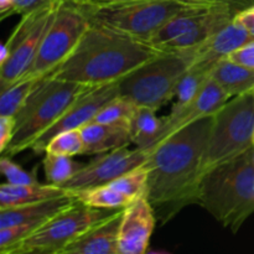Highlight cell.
<instances>
[{"label":"cell","instance_id":"cell-5","mask_svg":"<svg viewBox=\"0 0 254 254\" xmlns=\"http://www.w3.org/2000/svg\"><path fill=\"white\" fill-rule=\"evenodd\" d=\"M254 146V91L230 98L213 116L202 163V178Z\"/></svg>","mask_w":254,"mask_h":254},{"label":"cell","instance_id":"cell-26","mask_svg":"<svg viewBox=\"0 0 254 254\" xmlns=\"http://www.w3.org/2000/svg\"><path fill=\"white\" fill-rule=\"evenodd\" d=\"M138 106L129 102L128 99L116 97L111 102L102 108V111L97 114L93 122L103 124H121V126H128L135 113Z\"/></svg>","mask_w":254,"mask_h":254},{"label":"cell","instance_id":"cell-22","mask_svg":"<svg viewBox=\"0 0 254 254\" xmlns=\"http://www.w3.org/2000/svg\"><path fill=\"white\" fill-rule=\"evenodd\" d=\"M71 193L79 202L94 208H102V210H124L134 202V200H131L130 197L123 195L109 185L87 189V190L76 191V192Z\"/></svg>","mask_w":254,"mask_h":254},{"label":"cell","instance_id":"cell-8","mask_svg":"<svg viewBox=\"0 0 254 254\" xmlns=\"http://www.w3.org/2000/svg\"><path fill=\"white\" fill-rule=\"evenodd\" d=\"M89 25L91 21L81 4L62 0L27 76H49L73 51Z\"/></svg>","mask_w":254,"mask_h":254},{"label":"cell","instance_id":"cell-28","mask_svg":"<svg viewBox=\"0 0 254 254\" xmlns=\"http://www.w3.org/2000/svg\"><path fill=\"white\" fill-rule=\"evenodd\" d=\"M210 72L203 71V69L189 67L188 72L183 77L179 86L176 87L175 97L178 98V102L175 106H183L195 98L205 86L206 82L210 79Z\"/></svg>","mask_w":254,"mask_h":254},{"label":"cell","instance_id":"cell-29","mask_svg":"<svg viewBox=\"0 0 254 254\" xmlns=\"http://www.w3.org/2000/svg\"><path fill=\"white\" fill-rule=\"evenodd\" d=\"M0 170L6 178L7 183L12 185H35L39 184L35 174L24 170L19 164L14 163L9 156H1L0 160Z\"/></svg>","mask_w":254,"mask_h":254},{"label":"cell","instance_id":"cell-15","mask_svg":"<svg viewBox=\"0 0 254 254\" xmlns=\"http://www.w3.org/2000/svg\"><path fill=\"white\" fill-rule=\"evenodd\" d=\"M253 40L254 37L245 27L232 20L195 50L181 55L189 60L190 67L203 69L211 73L213 67L221 60L227 59L232 52Z\"/></svg>","mask_w":254,"mask_h":254},{"label":"cell","instance_id":"cell-21","mask_svg":"<svg viewBox=\"0 0 254 254\" xmlns=\"http://www.w3.org/2000/svg\"><path fill=\"white\" fill-rule=\"evenodd\" d=\"M163 127V119L156 117V111L148 107H138L129 123L131 143L136 148L148 151Z\"/></svg>","mask_w":254,"mask_h":254},{"label":"cell","instance_id":"cell-32","mask_svg":"<svg viewBox=\"0 0 254 254\" xmlns=\"http://www.w3.org/2000/svg\"><path fill=\"white\" fill-rule=\"evenodd\" d=\"M15 129L14 117H0V151L4 153L11 141Z\"/></svg>","mask_w":254,"mask_h":254},{"label":"cell","instance_id":"cell-20","mask_svg":"<svg viewBox=\"0 0 254 254\" xmlns=\"http://www.w3.org/2000/svg\"><path fill=\"white\" fill-rule=\"evenodd\" d=\"M211 78L225 91L228 98L254 91V68H250L230 59H223L212 68Z\"/></svg>","mask_w":254,"mask_h":254},{"label":"cell","instance_id":"cell-17","mask_svg":"<svg viewBox=\"0 0 254 254\" xmlns=\"http://www.w3.org/2000/svg\"><path fill=\"white\" fill-rule=\"evenodd\" d=\"M76 201L77 198L72 193H68V195L51 198V200L40 201V202L7 208V210H0V228L25 225V223L42 226L50 218L59 215L64 208L73 205Z\"/></svg>","mask_w":254,"mask_h":254},{"label":"cell","instance_id":"cell-35","mask_svg":"<svg viewBox=\"0 0 254 254\" xmlns=\"http://www.w3.org/2000/svg\"><path fill=\"white\" fill-rule=\"evenodd\" d=\"M138 1H144V0H88V2L84 5H91V6H111V5L130 4V2Z\"/></svg>","mask_w":254,"mask_h":254},{"label":"cell","instance_id":"cell-38","mask_svg":"<svg viewBox=\"0 0 254 254\" xmlns=\"http://www.w3.org/2000/svg\"><path fill=\"white\" fill-rule=\"evenodd\" d=\"M146 254H171L169 252H165V251H149Z\"/></svg>","mask_w":254,"mask_h":254},{"label":"cell","instance_id":"cell-34","mask_svg":"<svg viewBox=\"0 0 254 254\" xmlns=\"http://www.w3.org/2000/svg\"><path fill=\"white\" fill-rule=\"evenodd\" d=\"M0 254H59L57 251L41 250V248H17V250H9Z\"/></svg>","mask_w":254,"mask_h":254},{"label":"cell","instance_id":"cell-13","mask_svg":"<svg viewBox=\"0 0 254 254\" xmlns=\"http://www.w3.org/2000/svg\"><path fill=\"white\" fill-rule=\"evenodd\" d=\"M228 99L225 91L210 77L195 98L183 106H174L169 116L163 118V127L148 151L180 129L206 117L215 116Z\"/></svg>","mask_w":254,"mask_h":254},{"label":"cell","instance_id":"cell-25","mask_svg":"<svg viewBox=\"0 0 254 254\" xmlns=\"http://www.w3.org/2000/svg\"><path fill=\"white\" fill-rule=\"evenodd\" d=\"M148 179L149 173L145 164V165H141L139 168H135L134 170L129 171V173L124 174L123 176L116 179L108 185L135 201L136 198L146 196V192H148Z\"/></svg>","mask_w":254,"mask_h":254},{"label":"cell","instance_id":"cell-1","mask_svg":"<svg viewBox=\"0 0 254 254\" xmlns=\"http://www.w3.org/2000/svg\"><path fill=\"white\" fill-rule=\"evenodd\" d=\"M212 121L213 116L200 119L149 151L146 198L153 207H170L171 212H178L196 203Z\"/></svg>","mask_w":254,"mask_h":254},{"label":"cell","instance_id":"cell-6","mask_svg":"<svg viewBox=\"0 0 254 254\" xmlns=\"http://www.w3.org/2000/svg\"><path fill=\"white\" fill-rule=\"evenodd\" d=\"M190 67L179 52H161L119 81V97L138 107L159 111L175 97L176 87Z\"/></svg>","mask_w":254,"mask_h":254},{"label":"cell","instance_id":"cell-31","mask_svg":"<svg viewBox=\"0 0 254 254\" xmlns=\"http://www.w3.org/2000/svg\"><path fill=\"white\" fill-rule=\"evenodd\" d=\"M227 59L246 67H250V68H254V40L246 44L241 49L236 50Z\"/></svg>","mask_w":254,"mask_h":254},{"label":"cell","instance_id":"cell-11","mask_svg":"<svg viewBox=\"0 0 254 254\" xmlns=\"http://www.w3.org/2000/svg\"><path fill=\"white\" fill-rule=\"evenodd\" d=\"M149 151L135 148H119L109 153L101 154L96 159L83 165L81 170L62 185L69 192L87 190L111 184L124 174L145 165Z\"/></svg>","mask_w":254,"mask_h":254},{"label":"cell","instance_id":"cell-16","mask_svg":"<svg viewBox=\"0 0 254 254\" xmlns=\"http://www.w3.org/2000/svg\"><path fill=\"white\" fill-rule=\"evenodd\" d=\"M123 211H116L106 220L92 226L62 248L59 254H117L118 231Z\"/></svg>","mask_w":254,"mask_h":254},{"label":"cell","instance_id":"cell-4","mask_svg":"<svg viewBox=\"0 0 254 254\" xmlns=\"http://www.w3.org/2000/svg\"><path fill=\"white\" fill-rule=\"evenodd\" d=\"M92 87L44 77L15 116L14 135L5 156L31 149L37 139L51 128L79 96Z\"/></svg>","mask_w":254,"mask_h":254},{"label":"cell","instance_id":"cell-39","mask_svg":"<svg viewBox=\"0 0 254 254\" xmlns=\"http://www.w3.org/2000/svg\"><path fill=\"white\" fill-rule=\"evenodd\" d=\"M72 1L77 2V4H87V2H88V0H72Z\"/></svg>","mask_w":254,"mask_h":254},{"label":"cell","instance_id":"cell-24","mask_svg":"<svg viewBox=\"0 0 254 254\" xmlns=\"http://www.w3.org/2000/svg\"><path fill=\"white\" fill-rule=\"evenodd\" d=\"M42 165H44L47 183L52 184V185L62 186L81 170L83 164L72 160V158H69V156L45 153Z\"/></svg>","mask_w":254,"mask_h":254},{"label":"cell","instance_id":"cell-30","mask_svg":"<svg viewBox=\"0 0 254 254\" xmlns=\"http://www.w3.org/2000/svg\"><path fill=\"white\" fill-rule=\"evenodd\" d=\"M51 1L54 0H12V14H20L24 16L42 9Z\"/></svg>","mask_w":254,"mask_h":254},{"label":"cell","instance_id":"cell-27","mask_svg":"<svg viewBox=\"0 0 254 254\" xmlns=\"http://www.w3.org/2000/svg\"><path fill=\"white\" fill-rule=\"evenodd\" d=\"M45 153L54 155L69 156L84 155V143L79 129L62 131L55 135L46 145Z\"/></svg>","mask_w":254,"mask_h":254},{"label":"cell","instance_id":"cell-18","mask_svg":"<svg viewBox=\"0 0 254 254\" xmlns=\"http://www.w3.org/2000/svg\"><path fill=\"white\" fill-rule=\"evenodd\" d=\"M79 130L83 138L84 155H101L131 144L128 126L91 122Z\"/></svg>","mask_w":254,"mask_h":254},{"label":"cell","instance_id":"cell-19","mask_svg":"<svg viewBox=\"0 0 254 254\" xmlns=\"http://www.w3.org/2000/svg\"><path fill=\"white\" fill-rule=\"evenodd\" d=\"M68 193L71 192L62 186L52 184L42 185L39 183L35 185H12L6 183L0 186V210L51 200Z\"/></svg>","mask_w":254,"mask_h":254},{"label":"cell","instance_id":"cell-2","mask_svg":"<svg viewBox=\"0 0 254 254\" xmlns=\"http://www.w3.org/2000/svg\"><path fill=\"white\" fill-rule=\"evenodd\" d=\"M161 52L148 42L91 22L73 51L49 77L88 87L103 86L121 81Z\"/></svg>","mask_w":254,"mask_h":254},{"label":"cell","instance_id":"cell-37","mask_svg":"<svg viewBox=\"0 0 254 254\" xmlns=\"http://www.w3.org/2000/svg\"><path fill=\"white\" fill-rule=\"evenodd\" d=\"M0 12L2 19L12 15V0H0Z\"/></svg>","mask_w":254,"mask_h":254},{"label":"cell","instance_id":"cell-23","mask_svg":"<svg viewBox=\"0 0 254 254\" xmlns=\"http://www.w3.org/2000/svg\"><path fill=\"white\" fill-rule=\"evenodd\" d=\"M41 77L27 76L11 86L1 89L0 94V117H14L21 109L31 92L41 81Z\"/></svg>","mask_w":254,"mask_h":254},{"label":"cell","instance_id":"cell-10","mask_svg":"<svg viewBox=\"0 0 254 254\" xmlns=\"http://www.w3.org/2000/svg\"><path fill=\"white\" fill-rule=\"evenodd\" d=\"M62 0H54L42 9L32 29L17 42L1 45L0 49V89L11 86L27 76L32 67L42 39L52 24Z\"/></svg>","mask_w":254,"mask_h":254},{"label":"cell","instance_id":"cell-14","mask_svg":"<svg viewBox=\"0 0 254 254\" xmlns=\"http://www.w3.org/2000/svg\"><path fill=\"white\" fill-rule=\"evenodd\" d=\"M154 227V207L146 196L136 198L123 211L117 254H146Z\"/></svg>","mask_w":254,"mask_h":254},{"label":"cell","instance_id":"cell-36","mask_svg":"<svg viewBox=\"0 0 254 254\" xmlns=\"http://www.w3.org/2000/svg\"><path fill=\"white\" fill-rule=\"evenodd\" d=\"M179 1L189 5V6H210V5L217 4L222 0H179Z\"/></svg>","mask_w":254,"mask_h":254},{"label":"cell","instance_id":"cell-3","mask_svg":"<svg viewBox=\"0 0 254 254\" xmlns=\"http://www.w3.org/2000/svg\"><path fill=\"white\" fill-rule=\"evenodd\" d=\"M196 203L225 227L240 230L254 212V146L208 171L200 181Z\"/></svg>","mask_w":254,"mask_h":254},{"label":"cell","instance_id":"cell-12","mask_svg":"<svg viewBox=\"0 0 254 254\" xmlns=\"http://www.w3.org/2000/svg\"><path fill=\"white\" fill-rule=\"evenodd\" d=\"M118 83L119 81L103 84V86L92 87L88 91L84 92L64 112V116L37 139L36 143L32 145L31 150L35 154L45 153L46 145L55 135L62 131L81 129L86 124L93 122L102 108L108 102L119 96Z\"/></svg>","mask_w":254,"mask_h":254},{"label":"cell","instance_id":"cell-33","mask_svg":"<svg viewBox=\"0 0 254 254\" xmlns=\"http://www.w3.org/2000/svg\"><path fill=\"white\" fill-rule=\"evenodd\" d=\"M233 21L245 27L254 37V5L236 14V16L233 17Z\"/></svg>","mask_w":254,"mask_h":254},{"label":"cell","instance_id":"cell-9","mask_svg":"<svg viewBox=\"0 0 254 254\" xmlns=\"http://www.w3.org/2000/svg\"><path fill=\"white\" fill-rule=\"evenodd\" d=\"M113 212L116 211L94 208L77 200L73 205L50 218L31 236L5 251L17 248H41L60 252L78 236L89 230L92 226L106 220Z\"/></svg>","mask_w":254,"mask_h":254},{"label":"cell","instance_id":"cell-7","mask_svg":"<svg viewBox=\"0 0 254 254\" xmlns=\"http://www.w3.org/2000/svg\"><path fill=\"white\" fill-rule=\"evenodd\" d=\"M89 21L148 42L166 21L189 7L179 0H144L111 6L81 4Z\"/></svg>","mask_w":254,"mask_h":254}]
</instances>
